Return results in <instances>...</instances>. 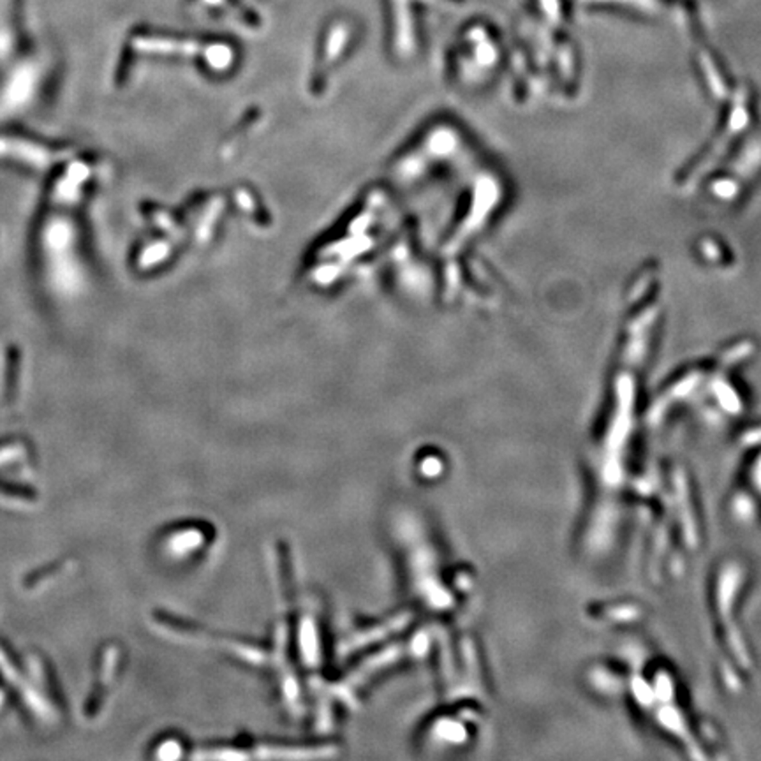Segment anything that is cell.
<instances>
[{
  "instance_id": "obj_2",
  "label": "cell",
  "mask_w": 761,
  "mask_h": 761,
  "mask_svg": "<svg viewBox=\"0 0 761 761\" xmlns=\"http://www.w3.org/2000/svg\"><path fill=\"white\" fill-rule=\"evenodd\" d=\"M0 497L9 499V501H20V503H30V501L36 499L32 490L18 486V485L4 483V481H0Z\"/></svg>"
},
{
  "instance_id": "obj_1",
  "label": "cell",
  "mask_w": 761,
  "mask_h": 761,
  "mask_svg": "<svg viewBox=\"0 0 761 761\" xmlns=\"http://www.w3.org/2000/svg\"><path fill=\"white\" fill-rule=\"evenodd\" d=\"M203 541V532L198 528L185 526L168 530L163 537V548L172 555H185L189 552H194L192 548H199Z\"/></svg>"
},
{
  "instance_id": "obj_4",
  "label": "cell",
  "mask_w": 761,
  "mask_h": 761,
  "mask_svg": "<svg viewBox=\"0 0 761 761\" xmlns=\"http://www.w3.org/2000/svg\"><path fill=\"white\" fill-rule=\"evenodd\" d=\"M182 755V748L176 739H165L154 748V757L157 758H178Z\"/></svg>"
},
{
  "instance_id": "obj_3",
  "label": "cell",
  "mask_w": 761,
  "mask_h": 761,
  "mask_svg": "<svg viewBox=\"0 0 761 761\" xmlns=\"http://www.w3.org/2000/svg\"><path fill=\"white\" fill-rule=\"evenodd\" d=\"M27 444L23 441H9V443H2L0 444V466L2 464H9L13 461H18L23 452H25Z\"/></svg>"
},
{
  "instance_id": "obj_5",
  "label": "cell",
  "mask_w": 761,
  "mask_h": 761,
  "mask_svg": "<svg viewBox=\"0 0 761 761\" xmlns=\"http://www.w3.org/2000/svg\"><path fill=\"white\" fill-rule=\"evenodd\" d=\"M62 570H63V564H62V562H57V566H52V568L38 570L34 575H30V580H27V586H39V584H43L45 580H48V577H52V575H55V573H60Z\"/></svg>"
}]
</instances>
